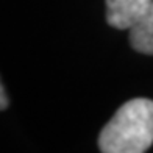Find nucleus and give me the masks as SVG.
Returning <instances> with one entry per match:
<instances>
[{"instance_id":"2","label":"nucleus","mask_w":153,"mask_h":153,"mask_svg":"<svg viewBox=\"0 0 153 153\" xmlns=\"http://www.w3.org/2000/svg\"><path fill=\"white\" fill-rule=\"evenodd\" d=\"M153 0H106V20L111 27L119 30H130Z\"/></svg>"},{"instance_id":"3","label":"nucleus","mask_w":153,"mask_h":153,"mask_svg":"<svg viewBox=\"0 0 153 153\" xmlns=\"http://www.w3.org/2000/svg\"><path fill=\"white\" fill-rule=\"evenodd\" d=\"M130 44L139 53L153 55V2L145 14L130 28Z\"/></svg>"},{"instance_id":"1","label":"nucleus","mask_w":153,"mask_h":153,"mask_svg":"<svg viewBox=\"0 0 153 153\" xmlns=\"http://www.w3.org/2000/svg\"><path fill=\"white\" fill-rule=\"evenodd\" d=\"M153 144V100L131 99L99 136L102 153H145Z\"/></svg>"},{"instance_id":"4","label":"nucleus","mask_w":153,"mask_h":153,"mask_svg":"<svg viewBox=\"0 0 153 153\" xmlns=\"http://www.w3.org/2000/svg\"><path fill=\"white\" fill-rule=\"evenodd\" d=\"M0 94H2V105H0V108L5 109L6 106H8V97L5 95V86L3 85L0 86Z\"/></svg>"}]
</instances>
